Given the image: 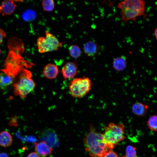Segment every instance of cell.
<instances>
[{"instance_id": "1", "label": "cell", "mask_w": 157, "mask_h": 157, "mask_svg": "<svg viewBox=\"0 0 157 157\" xmlns=\"http://www.w3.org/2000/svg\"><path fill=\"white\" fill-rule=\"evenodd\" d=\"M83 142L85 151L93 157H103L107 152L112 150L104 140L103 134L95 131L92 125Z\"/></svg>"}, {"instance_id": "2", "label": "cell", "mask_w": 157, "mask_h": 157, "mask_svg": "<svg viewBox=\"0 0 157 157\" xmlns=\"http://www.w3.org/2000/svg\"><path fill=\"white\" fill-rule=\"evenodd\" d=\"M145 5L142 0H124L119 3L117 7L120 10L121 19L125 23L129 20L136 22L139 16L146 17Z\"/></svg>"}, {"instance_id": "3", "label": "cell", "mask_w": 157, "mask_h": 157, "mask_svg": "<svg viewBox=\"0 0 157 157\" xmlns=\"http://www.w3.org/2000/svg\"><path fill=\"white\" fill-rule=\"evenodd\" d=\"M124 126L123 124H116L110 123L105 127L103 137L106 143L113 149L125 138Z\"/></svg>"}, {"instance_id": "4", "label": "cell", "mask_w": 157, "mask_h": 157, "mask_svg": "<svg viewBox=\"0 0 157 157\" xmlns=\"http://www.w3.org/2000/svg\"><path fill=\"white\" fill-rule=\"evenodd\" d=\"M92 83L87 77L76 78L72 80L69 85V92L74 97L81 98L85 96L91 90Z\"/></svg>"}, {"instance_id": "5", "label": "cell", "mask_w": 157, "mask_h": 157, "mask_svg": "<svg viewBox=\"0 0 157 157\" xmlns=\"http://www.w3.org/2000/svg\"><path fill=\"white\" fill-rule=\"evenodd\" d=\"M63 43V42H60L54 35L48 31H46L45 37H40L37 41L38 51L41 53L57 51Z\"/></svg>"}, {"instance_id": "6", "label": "cell", "mask_w": 157, "mask_h": 157, "mask_svg": "<svg viewBox=\"0 0 157 157\" xmlns=\"http://www.w3.org/2000/svg\"><path fill=\"white\" fill-rule=\"evenodd\" d=\"M19 81L14 85L15 94L24 98L33 91L35 84L31 78L30 72L26 71Z\"/></svg>"}, {"instance_id": "7", "label": "cell", "mask_w": 157, "mask_h": 157, "mask_svg": "<svg viewBox=\"0 0 157 157\" xmlns=\"http://www.w3.org/2000/svg\"><path fill=\"white\" fill-rule=\"evenodd\" d=\"M78 68L76 64L73 62L66 63L63 67L61 73L65 79L73 78L77 74Z\"/></svg>"}, {"instance_id": "8", "label": "cell", "mask_w": 157, "mask_h": 157, "mask_svg": "<svg viewBox=\"0 0 157 157\" xmlns=\"http://www.w3.org/2000/svg\"><path fill=\"white\" fill-rule=\"evenodd\" d=\"M44 140L50 147L52 148L56 147L59 143L57 135L55 131L50 129L44 132Z\"/></svg>"}, {"instance_id": "9", "label": "cell", "mask_w": 157, "mask_h": 157, "mask_svg": "<svg viewBox=\"0 0 157 157\" xmlns=\"http://www.w3.org/2000/svg\"><path fill=\"white\" fill-rule=\"evenodd\" d=\"M36 153L42 157H46L50 155L52 151V148L49 146L44 141L35 143Z\"/></svg>"}, {"instance_id": "10", "label": "cell", "mask_w": 157, "mask_h": 157, "mask_svg": "<svg viewBox=\"0 0 157 157\" xmlns=\"http://www.w3.org/2000/svg\"><path fill=\"white\" fill-rule=\"evenodd\" d=\"M84 53L89 57L96 56L99 51V46L95 42L90 40L86 42L83 46Z\"/></svg>"}, {"instance_id": "11", "label": "cell", "mask_w": 157, "mask_h": 157, "mask_svg": "<svg viewBox=\"0 0 157 157\" xmlns=\"http://www.w3.org/2000/svg\"><path fill=\"white\" fill-rule=\"evenodd\" d=\"M13 0H5L0 5V13L3 15H9L14 11L16 6Z\"/></svg>"}, {"instance_id": "12", "label": "cell", "mask_w": 157, "mask_h": 157, "mask_svg": "<svg viewBox=\"0 0 157 157\" xmlns=\"http://www.w3.org/2000/svg\"><path fill=\"white\" fill-rule=\"evenodd\" d=\"M59 72L57 66L54 64L48 63L44 67L43 74L44 76L49 79L55 78Z\"/></svg>"}, {"instance_id": "13", "label": "cell", "mask_w": 157, "mask_h": 157, "mask_svg": "<svg viewBox=\"0 0 157 157\" xmlns=\"http://www.w3.org/2000/svg\"><path fill=\"white\" fill-rule=\"evenodd\" d=\"M148 108V105L140 102H136L133 105L131 109L134 114L139 117H142L147 113Z\"/></svg>"}, {"instance_id": "14", "label": "cell", "mask_w": 157, "mask_h": 157, "mask_svg": "<svg viewBox=\"0 0 157 157\" xmlns=\"http://www.w3.org/2000/svg\"><path fill=\"white\" fill-rule=\"evenodd\" d=\"M113 68L116 71L121 72L124 70L126 68L127 62L125 56H122L115 58L113 62Z\"/></svg>"}, {"instance_id": "15", "label": "cell", "mask_w": 157, "mask_h": 157, "mask_svg": "<svg viewBox=\"0 0 157 157\" xmlns=\"http://www.w3.org/2000/svg\"><path fill=\"white\" fill-rule=\"evenodd\" d=\"M13 142L12 137L8 132L4 131L0 132V145L4 147H9Z\"/></svg>"}, {"instance_id": "16", "label": "cell", "mask_w": 157, "mask_h": 157, "mask_svg": "<svg viewBox=\"0 0 157 157\" xmlns=\"http://www.w3.org/2000/svg\"><path fill=\"white\" fill-rule=\"evenodd\" d=\"M13 82V79L11 76L4 73H0V89H6Z\"/></svg>"}, {"instance_id": "17", "label": "cell", "mask_w": 157, "mask_h": 157, "mask_svg": "<svg viewBox=\"0 0 157 157\" xmlns=\"http://www.w3.org/2000/svg\"><path fill=\"white\" fill-rule=\"evenodd\" d=\"M36 14L32 9H27L25 10L22 14L23 19L26 22H31L34 20L36 18Z\"/></svg>"}, {"instance_id": "18", "label": "cell", "mask_w": 157, "mask_h": 157, "mask_svg": "<svg viewBox=\"0 0 157 157\" xmlns=\"http://www.w3.org/2000/svg\"><path fill=\"white\" fill-rule=\"evenodd\" d=\"M70 56L74 58H79L81 54V51L79 47L76 45H73L69 48Z\"/></svg>"}, {"instance_id": "19", "label": "cell", "mask_w": 157, "mask_h": 157, "mask_svg": "<svg viewBox=\"0 0 157 157\" xmlns=\"http://www.w3.org/2000/svg\"><path fill=\"white\" fill-rule=\"evenodd\" d=\"M42 3L43 10L44 11L51 12L54 9L55 3L53 0H43Z\"/></svg>"}, {"instance_id": "20", "label": "cell", "mask_w": 157, "mask_h": 157, "mask_svg": "<svg viewBox=\"0 0 157 157\" xmlns=\"http://www.w3.org/2000/svg\"><path fill=\"white\" fill-rule=\"evenodd\" d=\"M157 116L153 115L149 119L147 124L148 127L152 131H156L157 130Z\"/></svg>"}, {"instance_id": "21", "label": "cell", "mask_w": 157, "mask_h": 157, "mask_svg": "<svg viewBox=\"0 0 157 157\" xmlns=\"http://www.w3.org/2000/svg\"><path fill=\"white\" fill-rule=\"evenodd\" d=\"M126 157H136V148L131 145H128L126 149Z\"/></svg>"}, {"instance_id": "22", "label": "cell", "mask_w": 157, "mask_h": 157, "mask_svg": "<svg viewBox=\"0 0 157 157\" xmlns=\"http://www.w3.org/2000/svg\"><path fill=\"white\" fill-rule=\"evenodd\" d=\"M103 157H118V156L116 153L112 150L107 152Z\"/></svg>"}, {"instance_id": "23", "label": "cell", "mask_w": 157, "mask_h": 157, "mask_svg": "<svg viewBox=\"0 0 157 157\" xmlns=\"http://www.w3.org/2000/svg\"><path fill=\"white\" fill-rule=\"evenodd\" d=\"M6 36V34L5 31L0 28V44H1L3 39Z\"/></svg>"}, {"instance_id": "24", "label": "cell", "mask_w": 157, "mask_h": 157, "mask_svg": "<svg viewBox=\"0 0 157 157\" xmlns=\"http://www.w3.org/2000/svg\"><path fill=\"white\" fill-rule=\"evenodd\" d=\"M27 157H40V156L35 152H33L29 154Z\"/></svg>"}, {"instance_id": "25", "label": "cell", "mask_w": 157, "mask_h": 157, "mask_svg": "<svg viewBox=\"0 0 157 157\" xmlns=\"http://www.w3.org/2000/svg\"><path fill=\"white\" fill-rule=\"evenodd\" d=\"M0 157H8V154L4 152L0 153Z\"/></svg>"}, {"instance_id": "26", "label": "cell", "mask_w": 157, "mask_h": 157, "mask_svg": "<svg viewBox=\"0 0 157 157\" xmlns=\"http://www.w3.org/2000/svg\"><path fill=\"white\" fill-rule=\"evenodd\" d=\"M154 36L156 38V39H157V28H156V29L154 30Z\"/></svg>"}, {"instance_id": "27", "label": "cell", "mask_w": 157, "mask_h": 157, "mask_svg": "<svg viewBox=\"0 0 157 157\" xmlns=\"http://www.w3.org/2000/svg\"><path fill=\"white\" fill-rule=\"evenodd\" d=\"M1 49L0 48V55L1 54Z\"/></svg>"}, {"instance_id": "28", "label": "cell", "mask_w": 157, "mask_h": 157, "mask_svg": "<svg viewBox=\"0 0 157 157\" xmlns=\"http://www.w3.org/2000/svg\"><path fill=\"white\" fill-rule=\"evenodd\" d=\"M121 157H126L125 156H122Z\"/></svg>"}]
</instances>
